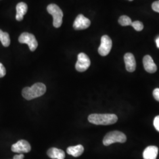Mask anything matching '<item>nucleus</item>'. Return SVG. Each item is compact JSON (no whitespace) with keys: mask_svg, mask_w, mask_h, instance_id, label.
Returning <instances> with one entry per match:
<instances>
[{"mask_svg":"<svg viewBox=\"0 0 159 159\" xmlns=\"http://www.w3.org/2000/svg\"><path fill=\"white\" fill-rule=\"evenodd\" d=\"M88 120L96 125H111L117 121L118 117L114 114H92L89 116Z\"/></svg>","mask_w":159,"mask_h":159,"instance_id":"nucleus-1","label":"nucleus"},{"mask_svg":"<svg viewBox=\"0 0 159 159\" xmlns=\"http://www.w3.org/2000/svg\"><path fill=\"white\" fill-rule=\"evenodd\" d=\"M46 92V86L43 83H37L31 87H25L22 91L23 97L26 100H30L42 96Z\"/></svg>","mask_w":159,"mask_h":159,"instance_id":"nucleus-2","label":"nucleus"},{"mask_svg":"<svg viewBox=\"0 0 159 159\" xmlns=\"http://www.w3.org/2000/svg\"><path fill=\"white\" fill-rule=\"evenodd\" d=\"M126 140L127 138L123 133L119 131H113L109 132L105 136L102 142L104 146H108L115 143H123Z\"/></svg>","mask_w":159,"mask_h":159,"instance_id":"nucleus-3","label":"nucleus"},{"mask_svg":"<svg viewBox=\"0 0 159 159\" xmlns=\"http://www.w3.org/2000/svg\"><path fill=\"white\" fill-rule=\"evenodd\" d=\"M47 11L53 17V25L56 28L61 27L63 23V12L60 8L54 4H51L47 7Z\"/></svg>","mask_w":159,"mask_h":159,"instance_id":"nucleus-4","label":"nucleus"},{"mask_svg":"<svg viewBox=\"0 0 159 159\" xmlns=\"http://www.w3.org/2000/svg\"><path fill=\"white\" fill-rule=\"evenodd\" d=\"M18 41L20 43L27 44L31 51H35L38 47V43L35 36L29 33H23L21 34L18 38Z\"/></svg>","mask_w":159,"mask_h":159,"instance_id":"nucleus-5","label":"nucleus"},{"mask_svg":"<svg viewBox=\"0 0 159 159\" xmlns=\"http://www.w3.org/2000/svg\"><path fill=\"white\" fill-rule=\"evenodd\" d=\"M91 61L89 57L85 53L81 52L78 55L77 61L75 64V69L79 72H84L89 68Z\"/></svg>","mask_w":159,"mask_h":159,"instance_id":"nucleus-6","label":"nucleus"},{"mask_svg":"<svg viewBox=\"0 0 159 159\" xmlns=\"http://www.w3.org/2000/svg\"><path fill=\"white\" fill-rule=\"evenodd\" d=\"M112 47V41L108 35H103L101 39V44L98 51L102 56H107Z\"/></svg>","mask_w":159,"mask_h":159,"instance_id":"nucleus-7","label":"nucleus"},{"mask_svg":"<svg viewBox=\"0 0 159 159\" xmlns=\"http://www.w3.org/2000/svg\"><path fill=\"white\" fill-rule=\"evenodd\" d=\"M31 149V146L27 141L24 140H21L16 143L12 145L11 150L14 153H29Z\"/></svg>","mask_w":159,"mask_h":159,"instance_id":"nucleus-8","label":"nucleus"},{"mask_svg":"<svg viewBox=\"0 0 159 159\" xmlns=\"http://www.w3.org/2000/svg\"><path fill=\"white\" fill-rule=\"evenodd\" d=\"M90 24L91 21L89 18L84 17L83 14H79L74 21L73 27L76 30H81L89 28Z\"/></svg>","mask_w":159,"mask_h":159,"instance_id":"nucleus-9","label":"nucleus"},{"mask_svg":"<svg viewBox=\"0 0 159 159\" xmlns=\"http://www.w3.org/2000/svg\"><path fill=\"white\" fill-rule=\"evenodd\" d=\"M125 68L129 72H133L136 68V60L133 54L128 52L126 53L124 57Z\"/></svg>","mask_w":159,"mask_h":159,"instance_id":"nucleus-10","label":"nucleus"},{"mask_svg":"<svg viewBox=\"0 0 159 159\" xmlns=\"http://www.w3.org/2000/svg\"><path fill=\"white\" fill-rule=\"evenodd\" d=\"M143 63L144 68L148 73H154L157 71V66L151 56L148 55L144 56L143 58Z\"/></svg>","mask_w":159,"mask_h":159,"instance_id":"nucleus-11","label":"nucleus"},{"mask_svg":"<svg viewBox=\"0 0 159 159\" xmlns=\"http://www.w3.org/2000/svg\"><path fill=\"white\" fill-rule=\"evenodd\" d=\"M159 149L154 146H148L143 152L144 159H156L158 154Z\"/></svg>","mask_w":159,"mask_h":159,"instance_id":"nucleus-12","label":"nucleus"},{"mask_svg":"<svg viewBox=\"0 0 159 159\" xmlns=\"http://www.w3.org/2000/svg\"><path fill=\"white\" fill-rule=\"evenodd\" d=\"M27 9H28L27 5L25 3L23 2H19L17 4V6H16L17 14H16V18L17 21H20L23 20L24 15L27 12Z\"/></svg>","mask_w":159,"mask_h":159,"instance_id":"nucleus-13","label":"nucleus"},{"mask_svg":"<svg viewBox=\"0 0 159 159\" xmlns=\"http://www.w3.org/2000/svg\"><path fill=\"white\" fill-rule=\"evenodd\" d=\"M47 155L52 159H64L66 156L63 150L55 148H50L47 151Z\"/></svg>","mask_w":159,"mask_h":159,"instance_id":"nucleus-14","label":"nucleus"},{"mask_svg":"<svg viewBox=\"0 0 159 159\" xmlns=\"http://www.w3.org/2000/svg\"><path fill=\"white\" fill-rule=\"evenodd\" d=\"M84 147L79 144L75 146L68 147L67 149V152L68 154L73 156L75 157H77L80 156L84 152Z\"/></svg>","mask_w":159,"mask_h":159,"instance_id":"nucleus-15","label":"nucleus"},{"mask_svg":"<svg viewBox=\"0 0 159 159\" xmlns=\"http://www.w3.org/2000/svg\"><path fill=\"white\" fill-rule=\"evenodd\" d=\"M0 41L4 47H7L10 44V35L6 32H3L0 30Z\"/></svg>","mask_w":159,"mask_h":159,"instance_id":"nucleus-16","label":"nucleus"},{"mask_svg":"<svg viewBox=\"0 0 159 159\" xmlns=\"http://www.w3.org/2000/svg\"><path fill=\"white\" fill-rule=\"evenodd\" d=\"M119 23L122 26H128L131 25L132 21L130 17L127 16H122L119 19Z\"/></svg>","mask_w":159,"mask_h":159,"instance_id":"nucleus-17","label":"nucleus"},{"mask_svg":"<svg viewBox=\"0 0 159 159\" xmlns=\"http://www.w3.org/2000/svg\"><path fill=\"white\" fill-rule=\"evenodd\" d=\"M131 25L137 31H142L144 28V25L143 23L139 21H136L132 22Z\"/></svg>","mask_w":159,"mask_h":159,"instance_id":"nucleus-18","label":"nucleus"},{"mask_svg":"<svg viewBox=\"0 0 159 159\" xmlns=\"http://www.w3.org/2000/svg\"><path fill=\"white\" fill-rule=\"evenodd\" d=\"M6 74V68L2 63H0V78L4 77Z\"/></svg>","mask_w":159,"mask_h":159,"instance_id":"nucleus-19","label":"nucleus"},{"mask_svg":"<svg viewBox=\"0 0 159 159\" xmlns=\"http://www.w3.org/2000/svg\"><path fill=\"white\" fill-rule=\"evenodd\" d=\"M152 9L154 11L159 12V0L154 2L152 4Z\"/></svg>","mask_w":159,"mask_h":159,"instance_id":"nucleus-20","label":"nucleus"},{"mask_svg":"<svg viewBox=\"0 0 159 159\" xmlns=\"http://www.w3.org/2000/svg\"><path fill=\"white\" fill-rule=\"evenodd\" d=\"M154 126L155 129L159 132V116H156L154 119L153 122Z\"/></svg>","mask_w":159,"mask_h":159,"instance_id":"nucleus-21","label":"nucleus"},{"mask_svg":"<svg viewBox=\"0 0 159 159\" xmlns=\"http://www.w3.org/2000/svg\"><path fill=\"white\" fill-rule=\"evenodd\" d=\"M154 98L157 100L159 102V89H156L154 90L153 93Z\"/></svg>","mask_w":159,"mask_h":159,"instance_id":"nucleus-22","label":"nucleus"},{"mask_svg":"<svg viewBox=\"0 0 159 159\" xmlns=\"http://www.w3.org/2000/svg\"><path fill=\"white\" fill-rule=\"evenodd\" d=\"M24 157V156L23 154H20L18 155H16L14 156V159H23Z\"/></svg>","mask_w":159,"mask_h":159,"instance_id":"nucleus-23","label":"nucleus"},{"mask_svg":"<svg viewBox=\"0 0 159 159\" xmlns=\"http://www.w3.org/2000/svg\"><path fill=\"white\" fill-rule=\"evenodd\" d=\"M156 45H157V48H159V37H158L156 39Z\"/></svg>","mask_w":159,"mask_h":159,"instance_id":"nucleus-24","label":"nucleus"},{"mask_svg":"<svg viewBox=\"0 0 159 159\" xmlns=\"http://www.w3.org/2000/svg\"><path fill=\"white\" fill-rule=\"evenodd\" d=\"M129 1H133V0H129Z\"/></svg>","mask_w":159,"mask_h":159,"instance_id":"nucleus-25","label":"nucleus"}]
</instances>
